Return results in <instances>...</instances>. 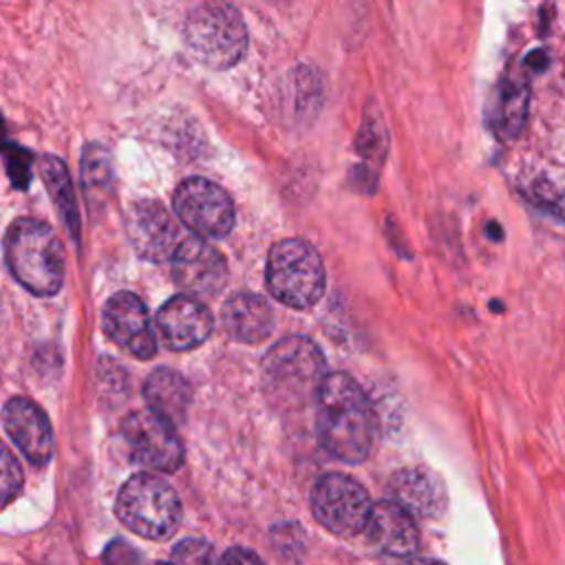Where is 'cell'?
I'll use <instances>...</instances> for the list:
<instances>
[{
  "label": "cell",
  "mask_w": 565,
  "mask_h": 565,
  "mask_svg": "<svg viewBox=\"0 0 565 565\" xmlns=\"http://www.w3.org/2000/svg\"><path fill=\"white\" fill-rule=\"evenodd\" d=\"M406 565H444V563L433 561V558H411Z\"/></svg>",
  "instance_id": "f1b7e54d"
},
{
  "label": "cell",
  "mask_w": 565,
  "mask_h": 565,
  "mask_svg": "<svg viewBox=\"0 0 565 565\" xmlns=\"http://www.w3.org/2000/svg\"><path fill=\"white\" fill-rule=\"evenodd\" d=\"M223 327L232 338L254 344L271 333L274 313L265 298L249 291H238L223 305Z\"/></svg>",
  "instance_id": "ac0fdd59"
},
{
  "label": "cell",
  "mask_w": 565,
  "mask_h": 565,
  "mask_svg": "<svg viewBox=\"0 0 565 565\" xmlns=\"http://www.w3.org/2000/svg\"><path fill=\"white\" fill-rule=\"evenodd\" d=\"M143 397L150 411L177 426L185 419L192 391L181 373L172 369H157L143 384Z\"/></svg>",
  "instance_id": "d6986e66"
},
{
  "label": "cell",
  "mask_w": 565,
  "mask_h": 565,
  "mask_svg": "<svg viewBox=\"0 0 565 565\" xmlns=\"http://www.w3.org/2000/svg\"><path fill=\"white\" fill-rule=\"evenodd\" d=\"M267 287L287 307H313L324 291V265L316 247L302 238L278 241L267 256Z\"/></svg>",
  "instance_id": "8992f818"
},
{
  "label": "cell",
  "mask_w": 565,
  "mask_h": 565,
  "mask_svg": "<svg viewBox=\"0 0 565 565\" xmlns=\"http://www.w3.org/2000/svg\"><path fill=\"white\" fill-rule=\"evenodd\" d=\"M212 545L201 539H185L172 550V565H212Z\"/></svg>",
  "instance_id": "d4e9b609"
},
{
  "label": "cell",
  "mask_w": 565,
  "mask_h": 565,
  "mask_svg": "<svg viewBox=\"0 0 565 565\" xmlns=\"http://www.w3.org/2000/svg\"><path fill=\"white\" fill-rule=\"evenodd\" d=\"M137 552L126 541H113L104 552V565H135Z\"/></svg>",
  "instance_id": "484cf974"
},
{
  "label": "cell",
  "mask_w": 565,
  "mask_h": 565,
  "mask_svg": "<svg viewBox=\"0 0 565 565\" xmlns=\"http://www.w3.org/2000/svg\"><path fill=\"white\" fill-rule=\"evenodd\" d=\"M369 541L388 556H413L419 547V530L415 516L397 501H377L371 508L366 527Z\"/></svg>",
  "instance_id": "9a60e30c"
},
{
  "label": "cell",
  "mask_w": 565,
  "mask_h": 565,
  "mask_svg": "<svg viewBox=\"0 0 565 565\" xmlns=\"http://www.w3.org/2000/svg\"><path fill=\"white\" fill-rule=\"evenodd\" d=\"M172 278L188 296H214L227 280L225 258L201 236L183 238L170 258Z\"/></svg>",
  "instance_id": "30bf717a"
},
{
  "label": "cell",
  "mask_w": 565,
  "mask_h": 565,
  "mask_svg": "<svg viewBox=\"0 0 565 565\" xmlns=\"http://www.w3.org/2000/svg\"><path fill=\"white\" fill-rule=\"evenodd\" d=\"M115 512L128 530L154 541L172 536L181 523L177 492L150 472H139L121 486Z\"/></svg>",
  "instance_id": "5b68a950"
},
{
  "label": "cell",
  "mask_w": 565,
  "mask_h": 565,
  "mask_svg": "<svg viewBox=\"0 0 565 565\" xmlns=\"http://www.w3.org/2000/svg\"><path fill=\"white\" fill-rule=\"evenodd\" d=\"M218 565H263V561L254 552H249L245 547H230L221 556Z\"/></svg>",
  "instance_id": "4316f807"
},
{
  "label": "cell",
  "mask_w": 565,
  "mask_h": 565,
  "mask_svg": "<svg viewBox=\"0 0 565 565\" xmlns=\"http://www.w3.org/2000/svg\"><path fill=\"white\" fill-rule=\"evenodd\" d=\"M154 565H172V563H154Z\"/></svg>",
  "instance_id": "f546056e"
},
{
  "label": "cell",
  "mask_w": 565,
  "mask_h": 565,
  "mask_svg": "<svg viewBox=\"0 0 565 565\" xmlns=\"http://www.w3.org/2000/svg\"><path fill=\"white\" fill-rule=\"evenodd\" d=\"M124 439L132 459L157 472H174L183 461V446L174 430V424L159 413L146 408L128 415L121 424Z\"/></svg>",
  "instance_id": "9c48e42d"
},
{
  "label": "cell",
  "mask_w": 565,
  "mask_h": 565,
  "mask_svg": "<svg viewBox=\"0 0 565 565\" xmlns=\"http://www.w3.org/2000/svg\"><path fill=\"white\" fill-rule=\"evenodd\" d=\"M324 375L320 349L302 335L278 340L263 358V386L276 408L294 411L313 402Z\"/></svg>",
  "instance_id": "7a4b0ae2"
},
{
  "label": "cell",
  "mask_w": 565,
  "mask_h": 565,
  "mask_svg": "<svg viewBox=\"0 0 565 565\" xmlns=\"http://www.w3.org/2000/svg\"><path fill=\"white\" fill-rule=\"evenodd\" d=\"M102 320L106 335L124 351L132 353L139 360H150L157 353L148 311L135 294L119 291L110 296L104 307Z\"/></svg>",
  "instance_id": "7c38bea8"
},
{
  "label": "cell",
  "mask_w": 565,
  "mask_h": 565,
  "mask_svg": "<svg viewBox=\"0 0 565 565\" xmlns=\"http://www.w3.org/2000/svg\"><path fill=\"white\" fill-rule=\"evenodd\" d=\"M391 499L406 508L413 516L437 519L446 510L448 494L444 481L428 468H402L388 481Z\"/></svg>",
  "instance_id": "e0dca14e"
},
{
  "label": "cell",
  "mask_w": 565,
  "mask_h": 565,
  "mask_svg": "<svg viewBox=\"0 0 565 565\" xmlns=\"http://www.w3.org/2000/svg\"><path fill=\"white\" fill-rule=\"evenodd\" d=\"M126 230L135 252L154 263L170 260L183 241L168 210L150 199L132 203L126 216Z\"/></svg>",
  "instance_id": "8fae6325"
},
{
  "label": "cell",
  "mask_w": 565,
  "mask_h": 565,
  "mask_svg": "<svg viewBox=\"0 0 565 565\" xmlns=\"http://www.w3.org/2000/svg\"><path fill=\"white\" fill-rule=\"evenodd\" d=\"M388 148V137L386 130L382 126V119L377 115H371L364 119L360 135H358V143L355 150L366 159V161H375L382 163L384 154Z\"/></svg>",
  "instance_id": "7402d4cb"
},
{
  "label": "cell",
  "mask_w": 565,
  "mask_h": 565,
  "mask_svg": "<svg viewBox=\"0 0 565 565\" xmlns=\"http://www.w3.org/2000/svg\"><path fill=\"white\" fill-rule=\"evenodd\" d=\"M179 221L201 238H221L234 227V203L227 192L203 177L179 183L172 196Z\"/></svg>",
  "instance_id": "ba28073f"
},
{
  "label": "cell",
  "mask_w": 565,
  "mask_h": 565,
  "mask_svg": "<svg viewBox=\"0 0 565 565\" xmlns=\"http://www.w3.org/2000/svg\"><path fill=\"white\" fill-rule=\"evenodd\" d=\"M530 106V82H527V66L510 68L492 90V99L488 104V124L492 132L510 141L514 139L527 117Z\"/></svg>",
  "instance_id": "2e32d148"
},
{
  "label": "cell",
  "mask_w": 565,
  "mask_h": 565,
  "mask_svg": "<svg viewBox=\"0 0 565 565\" xmlns=\"http://www.w3.org/2000/svg\"><path fill=\"white\" fill-rule=\"evenodd\" d=\"M4 254L15 280L35 296H53L64 282V252L55 232L35 218H18L4 236Z\"/></svg>",
  "instance_id": "3957f363"
},
{
  "label": "cell",
  "mask_w": 565,
  "mask_h": 565,
  "mask_svg": "<svg viewBox=\"0 0 565 565\" xmlns=\"http://www.w3.org/2000/svg\"><path fill=\"white\" fill-rule=\"evenodd\" d=\"M2 422L13 444L22 450V455L31 463L44 466L51 459V450H53L51 424L44 411L35 402L26 397L9 399L2 411Z\"/></svg>",
  "instance_id": "5bb4252c"
},
{
  "label": "cell",
  "mask_w": 565,
  "mask_h": 565,
  "mask_svg": "<svg viewBox=\"0 0 565 565\" xmlns=\"http://www.w3.org/2000/svg\"><path fill=\"white\" fill-rule=\"evenodd\" d=\"M316 404L320 446L338 461L360 463L375 444L377 419L364 388L347 373L324 375Z\"/></svg>",
  "instance_id": "6da1fadb"
},
{
  "label": "cell",
  "mask_w": 565,
  "mask_h": 565,
  "mask_svg": "<svg viewBox=\"0 0 565 565\" xmlns=\"http://www.w3.org/2000/svg\"><path fill=\"white\" fill-rule=\"evenodd\" d=\"M40 174H42V179L49 188V194H51L62 221L66 223L71 236L77 241V236H79V216H77L75 192H73L71 174H68L66 166L55 154H46L40 161Z\"/></svg>",
  "instance_id": "ffe728a7"
},
{
  "label": "cell",
  "mask_w": 565,
  "mask_h": 565,
  "mask_svg": "<svg viewBox=\"0 0 565 565\" xmlns=\"http://www.w3.org/2000/svg\"><path fill=\"white\" fill-rule=\"evenodd\" d=\"M190 53L214 71L234 66L247 49V29L241 11L227 2H205L196 7L183 26Z\"/></svg>",
  "instance_id": "277c9868"
},
{
  "label": "cell",
  "mask_w": 565,
  "mask_h": 565,
  "mask_svg": "<svg viewBox=\"0 0 565 565\" xmlns=\"http://www.w3.org/2000/svg\"><path fill=\"white\" fill-rule=\"evenodd\" d=\"M371 508L364 486L344 472H327L311 488V512L335 536L364 532Z\"/></svg>",
  "instance_id": "52a82bcc"
},
{
  "label": "cell",
  "mask_w": 565,
  "mask_h": 565,
  "mask_svg": "<svg viewBox=\"0 0 565 565\" xmlns=\"http://www.w3.org/2000/svg\"><path fill=\"white\" fill-rule=\"evenodd\" d=\"M525 66H530V68H534V71H541V68H545V64H547V55H545V51H532L527 57H525V62H523Z\"/></svg>",
  "instance_id": "83f0119b"
},
{
  "label": "cell",
  "mask_w": 565,
  "mask_h": 565,
  "mask_svg": "<svg viewBox=\"0 0 565 565\" xmlns=\"http://www.w3.org/2000/svg\"><path fill=\"white\" fill-rule=\"evenodd\" d=\"M82 185L90 210L104 205L113 188V163L106 148L88 143L82 154Z\"/></svg>",
  "instance_id": "44dd1931"
},
{
  "label": "cell",
  "mask_w": 565,
  "mask_h": 565,
  "mask_svg": "<svg viewBox=\"0 0 565 565\" xmlns=\"http://www.w3.org/2000/svg\"><path fill=\"white\" fill-rule=\"evenodd\" d=\"M24 475L15 455L0 441V510L9 505L22 490Z\"/></svg>",
  "instance_id": "603a6c76"
},
{
  "label": "cell",
  "mask_w": 565,
  "mask_h": 565,
  "mask_svg": "<svg viewBox=\"0 0 565 565\" xmlns=\"http://www.w3.org/2000/svg\"><path fill=\"white\" fill-rule=\"evenodd\" d=\"M527 199L536 205L543 207L545 212L565 218V192L558 190L554 183L550 181H534L527 188Z\"/></svg>",
  "instance_id": "cb8c5ba5"
},
{
  "label": "cell",
  "mask_w": 565,
  "mask_h": 565,
  "mask_svg": "<svg viewBox=\"0 0 565 565\" xmlns=\"http://www.w3.org/2000/svg\"><path fill=\"white\" fill-rule=\"evenodd\" d=\"M214 327L210 309L194 296L181 294L163 302L157 313V329L172 351H185L203 344Z\"/></svg>",
  "instance_id": "4fadbf2b"
}]
</instances>
